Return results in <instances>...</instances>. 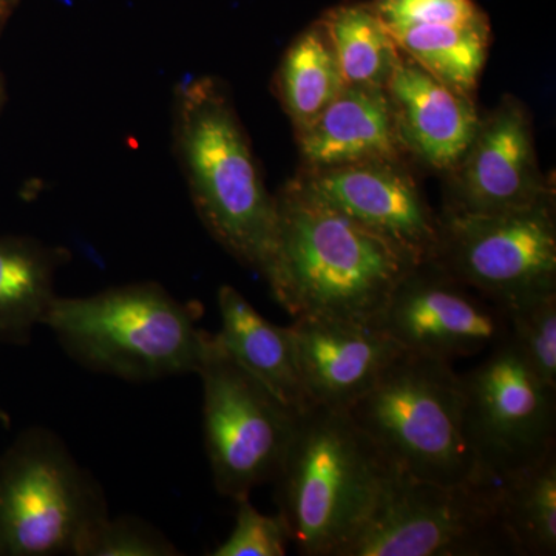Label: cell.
I'll return each mask as SVG.
<instances>
[{"label":"cell","mask_w":556,"mask_h":556,"mask_svg":"<svg viewBox=\"0 0 556 556\" xmlns=\"http://www.w3.org/2000/svg\"><path fill=\"white\" fill-rule=\"evenodd\" d=\"M42 325L84 367L135 382L197 375L207 336L188 305L152 281L56 295Z\"/></svg>","instance_id":"obj_4"},{"label":"cell","mask_w":556,"mask_h":556,"mask_svg":"<svg viewBox=\"0 0 556 556\" xmlns=\"http://www.w3.org/2000/svg\"><path fill=\"white\" fill-rule=\"evenodd\" d=\"M387 28L448 24L490 28L489 16L475 0H369Z\"/></svg>","instance_id":"obj_26"},{"label":"cell","mask_w":556,"mask_h":556,"mask_svg":"<svg viewBox=\"0 0 556 556\" xmlns=\"http://www.w3.org/2000/svg\"><path fill=\"white\" fill-rule=\"evenodd\" d=\"M378 325L402 350L452 364L508 339L506 311L433 262L415 266L402 278Z\"/></svg>","instance_id":"obj_11"},{"label":"cell","mask_w":556,"mask_h":556,"mask_svg":"<svg viewBox=\"0 0 556 556\" xmlns=\"http://www.w3.org/2000/svg\"><path fill=\"white\" fill-rule=\"evenodd\" d=\"M276 84L295 137L308 130L345 89L338 58L320 17L292 40L278 67Z\"/></svg>","instance_id":"obj_19"},{"label":"cell","mask_w":556,"mask_h":556,"mask_svg":"<svg viewBox=\"0 0 556 556\" xmlns=\"http://www.w3.org/2000/svg\"><path fill=\"white\" fill-rule=\"evenodd\" d=\"M222 329L219 343L281 402L302 413L311 407L300 378L291 328L278 327L262 316L230 285L218 289Z\"/></svg>","instance_id":"obj_17"},{"label":"cell","mask_w":556,"mask_h":556,"mask_svg":"<svg viewBox=\"0 0 556 556\" xmlns=\"http://www.w3.org/2000/svg\"><path fill=\"white\" fill-rule=\"evenodd\" d=\"M431 262L504 309L556 292L554 199L497 214L445 211Z\"/></svg>","instance_id":"obj_9"},{"label":"cell","mask_w":556,"mask_h":556,"mask_svg":"<svg viewBox=\"0 0 556 556\" xmlns=\"http://www.w3.org/2000/svg\"><path fill=\"white\" fill-rule=\"evenodd\" d=\"M21 0H0V11L7 16H13L14 10L20 5Z\"/></svg>","instance_id":"obj_27"},{"label":"cell","mask_w":556,"mask_h":556,"mask_svg":"<svg viewBox=\"0 0 556 556\" xmlns=\"http://www.w3.org/2000/svg\"><path fill=\"white\" fill-rule=\"evenodd\" d=\"M346 413L387 466L437 484L489 482L467 444L452 362L401 350Z\"/></svg>","instance_id":"obj_5"},{"label":"cell","mask_w":556,"mask_h":556,"mask_svg":"<svg viewBox=\"0 0 556 556\" xmlns=\"http://www.w3.org/2000/svg\"><path fill=\"white\" fill-rule=\"evenodd\" d=\"M197 375L215 489L239 503L277 477L300 413L241 367L215 334L207 332Z\"/></svg>","instance_id":"obj_8"},{"label":"cell","mask_w":556,"mask_h":556,"mask_svg":"<svg viewBox=\"0 0 556 556\" xmlns=\"http://www.w3.org/2000/svg\"><path fill=\"white\" fill-rule=\"evenodd\" d=\"M174 146L190 199L204 228L241 265L269 268L278 212L251 142L223 84L182 80L174 98Z\"/></svg>","instance_id":"obj_2"},{"label":"cell","mask_w":556,"mask_h":556,"mask_svg":"<svg viewBox=\"0 0 556 556\" xmlns=\"http://www.w3.org/2000/svg\"><path fill=\"white\" fill-rule=\"evenodd\" d=\"M460 375L463 426L479 478L495 482L555 447L556 390L508 338Z\"/></svg>","instance_id":"obj_10"},{"label":"cell","mask_w":556,"mask_h":556,"mask_svg":"<svg viewBox=\"0 0 556 556\" xmlns=\"http://www.w3.org/2000/svg\"><path fill=\"white\" fill-rule=\"evenodd\" d=\"M320 21L331 39L345 86L386 89L402 53L372 3H339L325 11Z\"/></svg>","instance_id":"obj_21"},{"label":"cell","mask_w":556,"mask_h":556,"mask_svg":"<svg viewBox=\"0 0 556 556\" xmlns=\"http://www.w3.org/2000/svg\"><path fill=\"white\" fill-rule=\"evenodd\" d=\"M108 515L100 486L49 430L24 431L0 455V556H76Z\"/></svg>","instance_id":"obj_7"},{"label":"cell","mask_w":556,"mask_h":556,"mask_svg":"<svg viewBox=\"0 0 556 556\" xmlns=\"http://www.w3.org/2000/svg\"><path fill=\"white\" fill-rule=\"evenodd\" d=\"M276 251L263 274L292 318L378 321L416 263L298 177L276 195Z\"/></svg>","instance_id":"obj_1"},{"label":"cell","mask_w":556,"mask_h":556,"mask_svg":"<svg viewBox=\"0 0 556 556\" xmlns=\"http://www.w3.org/2000/svg\"><path fill=\"white\" fill-rule=\"evenodd\" d=\"M518 555L495 482L444 485L387 466L375 506L334 556Z\"/></svg>","instance_id":"obj_6"},{"label":"cell","mask_w":556,"mask_h":556,"mask_svg":"<svg viewBox=\"0 0 556 556\" xmlns=\"http://www.w3.org/2000/svg\"><path fill=\"white\" fill-rule=\"evenodd\" d=\"M306 170L367 161H402L407 152L399 137L387 89L346 86L308 130L298 135Z\"/></svg>","instance_id":"obj_16"},{"label":"cell","mask_w":556,"mask_h":556,"mask_svg":"<svg viewBox=\"0 0 556 556\" xmlns=\"http://www.w3.org/2000/svg\"><path fill=\"white\" fill-rule=\"evenodd\" d=\"M236 525L212 556H283L291 535L287 521L277 515H265L251 501H239Z\"/></svg>","instance_id":"obj_25"},{"label":"cell","mask_w":556,"mask_h":556,"mask_svg":"<svg viewBox=\"0 0 556 556\" xmlns=\"http://www.w3.org/2000/svg\"><path fill=\"white\" fill-rule=\"evenodd\" d=\"M504 311L508 338L514 340L538 378L556 390V292L538 295Z\"/></svg>","instance_id":"obj_23"},{"label":"cell","mask_w":556,"mask_h":556,"mask_svg":"<svg viewBox=\"0 0 556 556\" xmlns=\"http://www.w3.org/2000/svg\"><path fill=\"white\" fill-rule=\"evenodd\" d=\"M386 460L343 409L311 405L278 468V514L300 555L334 556L368 517Z\"/></svg>","instance_id":"obj_3"},{"label":"cell","mask_w":556,"mask_h":556,"mask_svg":"<svg viewBox=\"0 0 556 556\" xmlns=\"http://www.w3.org/2000/svg\"><path fill=\"white\" fill-rule=\"evenodd\" d=\"M321 199L401 249L416 265L431 262L439 217L402 161H367L299 175Z\"/></svg>","instance_id":"obj_12"},{"label":"cell","mask_w":556,"mask_h":556,"mask_svg":"<svg viewBox=\"0 0 556 556\" xmlns=\"http://www.w3.org/2000/svg\"><path fill=\"white\" fill-rule=\"evenodd\" d=\"M386 89L405 150L433 169L455 170L481 123L475 98L445 86L404 53Z\"/></svg>","instance_id":"obj_15"},{"label":"cell","mask_w":556,"mask_h":556,"mask_svg":"<svg viewBox=\"0 0 556 556\" xmlns=\"http://www.w3.org/2000/svg\"><path fill=\"white\" fill-rule=\"evenodd\" d=\"M397 49L434 78L475 98L486 61L492 28L405 25L387 28Z\"/></svg>","instance_id":"obj_22"},{"label":"cell","mask_w":556,"mask_h":556,"mask_svg":"<svg viewBox=\"0 0 556 556\" xmlns=\"http://www.w3.org/2000/svg\"><path fill=\"white\" fill-rule=\"evenodd\" d=\"M163 533L135 518L105 517L84 538L76 556H175Z\"/></svg>","instance_id":"obj_24"},{"label":"cell","mask_w":556,"mask_h":556,"mask_svg":"<svg viewBox=\"0 0 556 556\" xmlns=\"http://www.w3.org/2000/svg\"><path fill=\"white\" fill-rule=\"evenodd\" d=\"M58 252L28 237H0V342L27 343L56 299Z\"/></svg>","instance_id":"obj_18"},{"label":"cell","mask_w":556,"mask_h":556,"mask_svg":"<svg viewBox=\"0 0 556 556\" xmlns=\"http://www.w3.org/2000/svg\"><path fill=\"white\" fill-rule=\"evenodd\" d=\"M455 170L447 211L497 214L554 199L538 166L532 118L514 97L504 98L481 118L473 142Z\"/></svg>","instance_id":"obj_13"},{"label":"cell","mask_w":556,"mask_h":556,"mask_svg":"<svg viewBox=\"0 0 556 556\" xmlns=\"http://www.w3.org/2000/svg\"><path fill=\"white\" fill-rule=\"evenodd\" d=\"M495 484L501 518L518 555L555 556L556 445Z\"/></svg>","instance_id":"obj_20"},{"label":"cell","mask_w":556,"mask_h":556,"mask_svg":"<svg viewBox=\"0 0 556 556\" xmlns=\"http://www.w3.org/2000/svg\"><path fill=\"white\" fill-rule=\"evenodd\" d=\"M289 328L303 390L317 407L346 412L402 350L378 321L300 317Z\"/></svg>","instance_id":"obj_14"},{"label":"cell","mask_w":556,"mask_h":556,"mask_svg":"<svg viewBox=\"0 0 556 556\" xmlns=\"http://www.w3.org/2000/svg\"><path fill=\"white\" fill-rule=\"evenodd\" d=\"M10 17L7 16V14H3L2 11H0V35H2L3 27H5L7 21H9Z\"/></svg>","instance_id":"obj_29"},{"label":"cell","mask_w":556,"mask_h":556,"mask_svg":"<svg viewBox=\"0 0 556 556\" xmlns=\"http://www.w3.org/2000/svg\"><path fill=\"white\" fill-rule=\"evenodd\" d=\"M3 104H5V84H3L2 73H0V112H2Z\"/></svg>","instance_id":"obj_28"}]
</instances>
